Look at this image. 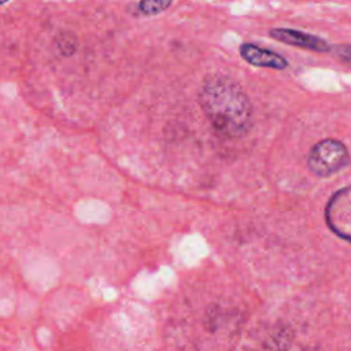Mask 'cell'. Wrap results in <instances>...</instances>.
<instances>
[{
  "label": "cell",
  "mask_w": 351,
  "mask_h": 351,
  "mask_svg": "<svg viewBox=\"0 0 351 351\" xmlns=\"http://www.w3.org/2000/svg\"><path fill=\"white\" fill-rule=\"evenodd\" d=\"M269 34L271 38L277 41H281L292 47L303 48V49H310L315 52H329L330 49V45L326 40L310 33L295 30V29H284V27L271 29Z\"/></svg>",
  "instance_id": "277c9868"
},
{
  "label": "cell",
  "mask_w": 351,
  "mask_h": 351,
  "mask_svg": "<svg viewBox=\"0 0 351 351\" xmlns=\"http://www.w3.org/2000/svg\"><path fill=\"white\" fill-rule=\"evenodd\" d=\"M337 55H339V58L343 60V62H346V63H348L350 62V45L348 44H344V45H340V47H337Z\"/></svg>",
  "instance_id": "ba28073f"
},
{
  "label": "cell",
  "mask_w": 351,
  "mask_h": 351,
  "mask_svg": "<svg viewBox=\"0 0 351 351\" xmlns=\"http://www.w3.org/2000/svg\"><path fill=\"white\" fill-rule=\"evenodd\" d=\"M240 56L250 64L256 67H269L274 70H284L288 66V60L280 53L261 48L256 44L244 43L240 45Z\"/></svg>",
  "instance_id": "5b68a950"
},
{
  "label": "cell",
  "mask_w": 351,
  "mask_h": 351,
  "mask_svg": "<svg viewBox=\"0 0 351 351\" xmlns=\"http://www.w3.org/2000/svg\"><path fill=\"white\" fill-rule=\"evenodd\" d=\"M55 48L62 56H71L77 49V38L71 32H62L55 38Z\"/></svg>",
  "instance_id": "52a82bcc"
},
{
  "label": "cell",
  "mask_w": 351,
  "mask_h": 351,
  "mask_svg": "<svg viewBox=\"0 0 351 351\" xmlns=\"http://www.w3.org/2000/svg\"><path fill=\"white\" fill-rule=\"evenodd\" d=\"M200 107L214 130L226 138H241L252 126V104L244 89L225 74L207 75L199 89Z\"/></svg>",
  "instance_id": "6da1fadb"
},
{
  "label": "cell",
  "mask_w": 351,
  "mask_h": 351,
  "mask_svg": "<svg viewBox=\"0 0 351 351\" xmlns=\"http://www.w3.org/2000/svg\"><path fill=\"white\" fill-rule=\"evenodd\" d=\"M351 188L344 186L332 195L325 208L328 228L346 241L351 239Z\"/></svg>",
  "instance_id": "3957f363"
},
{
  "label": "cell",
  "mask_w": 351,
  "mask_h": 351,
  "mask_svg": "<svg viewBox=\"0 0 351 351\" xmlns=\"http://www.w3.org/2000/svg\"><path fill=\"white\" fill-rule=\"evenodd\" d=\"M173 5V1H165V0H145L136 4V11L138 15L143 16H152L158 15L163 11H166L169 7Z\"/></svg>",
  "instance_id": "8992f818"
},
{
  "label": "cell",
  "mask_w": 351,
  "mask_h": 351,
  "mask_svg": "<svg viewBox=\"0 0 351 351\" xmlns=\"http://www.w3.org/2000/svg\"><path fill=\"white\" fill-rule=\"evenodd\" d=\"M348 163L347 147L335 138H325L313 145L307 155L310 171L318 177H328Z\"/></svg>",
  "instance_id": "7a4b0ae2"
}]
</instances>
